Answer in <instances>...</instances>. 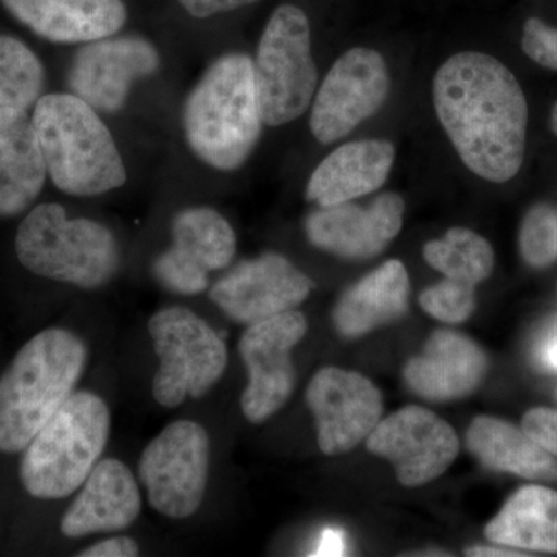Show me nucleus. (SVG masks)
Wrapping results in <instances>:
<instances>
[{
	"instance_id": "f257e3e1",
	"label": "nucleus",
	"mask_w": 557,
	"mask_h": 557,
	"mask_svg": "<svg viewBox=\"0 0 557 557\" xmlns=\"http://www.w3.org/2000/svg\"><path fill=\"white\" fill-rule=\"evenodd\" d=\"M434 106L469 170L493 183L518 174L528 106L518 79L500 61L479 51L454 54L435 75Z\"/></svg>"
},
{
	"instance_id": "f03ea898",
	"label": "nucleus",
	"mask_w": 557,
	"mask_h": 557,
	"mask_svg": "<svg viewBox=\"0 0 557 557\" xmlns=\"http://www.w3.org/2000/svg\"><path fill=\"white\" fill-rule=\"evenodd\" d=\"M183 131L194 156L214 170H239L262 134L255 62L228 53L201 75L185 106Z\"/></svg>"
},
{
	"instance_id": "7ed1b4c3",
	"label": "nucleus",
	"mask_w": 557,
	"mask_h": 557,
	"mask_svg": "<svg viewBox=\"0 0 557 557\" xmlns=\"http://www.w3.org/2000/svg\"><path fill=\"white\" fill-rule=\"evenodd\" d=\"M87 362L75 333L47 329L21 348L0 376V453H22L67 401Z\"/></svg>"
},
{
	"instance_id": "20e7f679",
	"label": "nucleus",
	"mask_w": 557,
	"mask_h": 557,
	"mask_svg": "<svg viewBox=\"0 0 557 557\" xmlns=\"http://www.w3.org/2000/svg\"><path fill=\"white\" fill-rule=\"evenodd\" d=\"M47 174L61 193L97 197L120 188L127 174L98 110L73 94H49L32 115Z\"/></svg>"
},
{
	"instance_id": "39448f33",
	"label": "nucleus",
	"mask_w": 557,
	"mask_h": 557,
	"mask_svg": "<svg viewBox=\"0 0 557 557\" xmlns=\"http://www.w3.org/2000/svg\"><path fill=\"white\" fill-rule=\"evenodd\" d=\"M109 434L104 399L91 392H73L24 449L22 485L42 500L69 497L97 467Z\"/></svg>"
},
{
	"instance_id": "423d86ee",
	"label": "nucleus",
	"mask_w": 557,
	"mask_h": 557,
	"mask_svg": "<svg viewBox=\"0 0 557 557\" xmlns=\"http://www.w3.org/2000/svg\"><path fill=\"white\" fill-rule=\"evenodd\" d=\"M14 247L30 273L84 289L108 284L121 265L120 245L108 226L69 219L57 203L32 209L22 220Z\"/></svg>"
},
{
	"instance_id": "0eeeda50",
	"label": "nucleus",
	"mask_w": 557,
	"mask_h": 557,
	"mask_svg": "<svg viewBox=\"0 0 557 557\" xmlns=\"http://www.w3.org/2000/svg\"><path fill=\"white\" fill-rule=\"evenodd\" d=\"M252 62L263 124L282 126L299 119L309 109L318 84L304 10L289 3L274 10Z\"/></svg>"
},
{
	"instance_id": "6e6552de",
	"label": "nucleus",
	"mask_w": 557,
	"mask_h": 557,
	"mask_svg": "<svg viewBox=\"0 0 557 557\" xmlns=\"http://www.w3.org/2000/svg\"><path fill=\"white\" fill-rule=\"evenodd\" d=\"M160 368L152 394L160 406L177 408L186 398H201L228 364L225 341L205 319L183 307H170L149 321Z\"/></svg>"
},
{
	"instance_id": "1a4fd4ad",
	"label": "nucleus",
	"mask_w": 557,
	"mask_h": 557,
	"mask_svg": "<svg viewBox=\"0 0 557 557\" xmlns=\"http://www.w3.org/2000/svg\"><path fill=\"white\" fill-rule=\"evenodd\" d=\"M211 443L201 424L178 420L149 443L138 463V478L150 507L171 519L196 515L207 493Z\"/></svg>"
},
{
	"instance_id": "9d476101",
	"label": "nucleus",
	"mask_w": 557,
	"mask_h": 557,
	"mask_svg": "<svg viewBox=\"0 0 557 557\" xmlns=\"http://www.w3.org/2000/svg\"><path fill=\"white\" fill-rule=\"evenodd\" d=\"M307 329L306 317L289 310L249 324L242 335L239 354L248 370V384L240 406L251 423H263L288 401L296 384L292 350Z\"/></svg>"
},
{
	"instance_id": "9b49d317",
	"label": "nucleus",
	"mask_w": 557,
	"mask_h": 557,
	"mask_svg": "<svg viewBox=\"0 0 557 557\" xmlns=\"http://www.w3.org/2000/svg\"><path fill=\"white\" fill-rule=\"evenodd\" d=\"M388 72L375 50L346 51L330 69L311 109L310 127L322 145L338 141L386 101Z\"/></svg>"
},
{
	"instance_id": "f8f14e48",
	"label": "nucleus",
	"mask_w": 557,
	"mask_h": 557,
	"mask_svg": "<svg viewBox=\"0 0 557 557\" xmlns=\"http://www.w3.org/2000/svg\"><path fill=\"white\" fill-rule=\"evenodd\" d=\"M160 53L149 39L137 35L108 36L84 44L70 64V94L102 113L126 106L132 86L156 75Z\"/></svg>"
},
{
	"instance_id": "ddd939ff",
	"label": "nucleus",
	"mask_w": 557,
	"mask_h": 557,
	"mask_svg": "<svg viewBox=\"0 0 557 557\" xmlns=\"http://www.w3.org/2000/svg\"><path fill=\"white\" fill-rule=\"evenodd\" d=\"M366 445L370 453L391 461L399 483L409 487L445 474L460 450L453 426L420 406H408L381 420Z\"/></svg>"
},
{
	"instance_id": "4468645a",
	"label": "nucleus",
	"mask_w": 557,
	"mask_h": 557,
	"mask_svg": "<svg viewBox=\"0 0 557 557\" xmlns=\"http://www.w3.org/2000/svg\"><path fill=\"white\" fill-rule=\"evenodd\" d=\"M306 397L317 421L318 445L325 456H341L357 448L383 416L380 388L351 370H319Z\"/></svg>"
},
{
	"instance_id": "2eb2a0df",
	"label": "nucleus",
	"mask_w": 557,
	"mask_h": 557,
	"mask_svg": "<svg viewBox=\"0 0 557 557\" xmlns=\"http://www.w3.org/2000/svg\"><path fill=\"white\" fill-rule=\"evenodd\" d=\"M313 282L276 252L244 260L220 277L209 298L226 317L240 324L295 310L309 298Z\"/></svg>"
},
{
	"instance_id": "dca6fc26",
	"label": "nucleus",
	"mask_w": 557,
	"mask_h": 557,
	"mask_svg": "<svg viewBox=\"0 0 557 557\" xmlns=\"http://www.w3.org/2000/svg\"><path fill=\"white\" fill-rule=\"evenodd\" d=\"M405 200L398 194L380 196L369 208L347 203L321 208L306 220L310 244L346 259L379 256L398 236Z\"/></svg>"
},
{
	"instance_id": "f3484780",
	"label": "nucleus",
	"mask_w": 557,
	"mask_h": 557,
	"mask_svg": "<svg viewBox=\"0 0 557 557\" xmlns=\"http://www.w3.org/2000/svg\"><path fill=\"white\" fill-rule=\"evenodd\" d=\"M487 358L474 341L453 330H437L424 350L403 370L406 384L429 401H456L474 394L485 380Z\"/></svg>"
},
{
	"instance_id": "a211bd4d",
	"label": "nucleus",
	"mask_w": 557,
	"mask_h": 557,
	"mask_svg": "<svg viewBox=\"0 0 557 557\" xmlns=\"http://www.w3.org/2000/svg\"><path fill=\"white\" fill-rule=\"evenodd\" d=\"M141 512V494L134 474L123 461H98L84 482L83 491L73 500L61 531L67 537L110 533L131 527Z\"/></svg>"
},
{
	"instance_id": "6ab92c4d",
	"label": "nucleus",
	"mask_w": 557,
	"mask_h": 557,
	"mask_svg": "<svg viewBox=\"0 0 557 557\" xmlns=\"http://www.w3.org/2000/svg\"><path fill=\"white\" fill-rule=\"evenodd\" d=\"M20 24L53 44H87L116 35L127 21L123 0H2Z\"/></svg>"
},
{
	"instance_id": "aec40b11",
	"label": "nucleus",
	"mask_w": 557,
	"mask_h": 557,
	"mask_svg": "<svg viewBox=\"0 0 557 557\" xmlns=\"http://www.w3.org/2000/svg\"><path fill=\"white\" fill-rule=\"evenodd\" d=\"M395 160L391 143L380 139L347 143L314 170L307 199L329 208L375 193L386 183Z\"/></svg>"
},
{
	"instance_id": "412c9836",
	"label": "nucleus",
	"mask_w": 557,
	"mask_h": 557,
	"mask_svg": "<svg viewBox=\"0 0 557 557\" xmlns=\"http://www.w3.org/2000/svg\"><path fill=\"white\" fill-rule=\"evenodd\" d=\"M47 177L32 116L0 109V218H14L30 208Z\"/></svg>"
},
{
	"instance_id": "4be33fe9",
	"label": "nucleus",
	"mask_w": 557,
	"mask_h": 557,
	"mask_svg": "<svg viewBox=\"0 0 557 557\" xmlns=\"http://www.w3.org/2000/svg\"><path fill=\"white\" fill-rule=\"evenodd\" d=\"M410 282L399 260H387L341 296L333 311L336 330L359 338L397 321L408 311Z\"/></svg>"
},
{
	"instance_id": "5701e85b",
	"label": "nucleus",
	"mask_w": 557,
	"mask_h": 557,
	"mask_svg": "<svg viewBox=\"0 0 557 557\" xmlns=\"http://www.w3.org/2000/svg\"><path fill=\"white\" fill-rule=\"evenodd\" d=\"M467 446L480 463L494 471L527 480L556 482L557 460L522 428L500 418H474L467 432Z\"/></svg>"
},
{
	"instance_id": "b1692460",
	"label": "nucleus",
	"mask_w": 557,
	"mask_h": 557,
	"mask_svg": "<svg viewBox=\"0 0 557 557\" xmlns=\"http://www.w3.org/2000/svg\"><path fill=\"white\" fill-rule=\"evenodd\" d=\"M485 534L502 547L557 553V491L520 487L487 523Z\"/></svg>"
},
{
	"instance_id": "393cba45",
	"label": "nucleus",
	"mask_w": 557,
	"mask_h": 557,
	"mask_svg": "<svg viewBox=\"0 0 557 557\" xmlns=\"http://www.w3.org/2000/svg\"><path fill=\"white\" fill-rule=\"evenodd\" d=\"M172 248L193 260L200 269H226L236 255V233L215 209L186 208L172 220Z\"/></svg>"
},
{
	"instance_id": "a878e982",
	"label": "nucleus",
	"mask_w": 557,
	"mask_h": 557,
	"mask_svg": "<svg viewBox=\"0 0 557 557\" xmlns=\"http://www.w3.org/2000/svg\"><path fill=\"white\" fill-rule=\"evenodd\" d=\"M424 259L432 269L469 285L486 281L494 270V251L490 242L474 231L453 228L443 239L424 245Z\"/></svg>"
},
{
	"instance_id": "bb28decb",
	"label": "nucleus",
	"mask_w": 557,
	"mask_h": 557,
	"mask_svg": "<svg viewBox=\"0 0 557 557\" xmlns=\"http://www.w3.org/2000/svg\"><path fill=\"white\" fill-rule=\"evenodd\" d=\"M46 69L21 39L0 35V109L28 112L42 98Z\"/></svg>"
},
{
	"instance_id": "cd10ccee",
	"label": "nucleus",
	"mask_w": 557,
	"mask_h": 557,
	"mask_svg": "<svg viewBox=\"0 0 557 557\" xmlns=\"http://www.w3.org/2000/svg\"><path fill=\"white\" fill-rule=\"evenodd\" d=\"M520 252L528 265L544 269L557 260V209L548 205L531 208L519 236Z\"/></svg>"
},
{
	"instance_id": "c85d7f7f",
	"label": "nucleus",
	"mask_w": 557,
	"mask_h": 557,
	"mask_svg": "<svg viewBox=\"0 0 557 557\" xmlns=\"http://www.w3.org/2000/svg\"><path fill=\"white\" fill-rule=\"evenodd\" d=\"M420 306L429 317L446 324H460L467 321L475 309V287L456 278L445 277L421 293Z\"/></svg>"
},
{
	"instance_id": "c756f323",
	"label": "nucleus",
	"mask_w": 557,
	"mask_h": 557,
	"mask_svg": "<svg viewBox=\"0 0 557 557\" xmlns=\"http://www.w3.org/2000/svg\"><path fill=\"white\" fill-rule=\"evenodd\" d=\"M157 281L177 295L194 296L207 292L209 273L185 258L175 248L161 252L152 265Z\"/></svg>"
},
{
	"instance_id": "7c9ffc66",
	"label": "nucleus",
	"mask_w": 557,
	"mask_h": 557,
	"mask_svg": "<svg viewBox=\"0 0 557 557\" xmlns=\"http://www.w3.org/2000/svg\"><path fill=\"white\" fill-rule=\"evenodd\" d=\"M522 49L542 67L557 70V28L531 17L523 25Z\"/></svg>"
},
{
	"instance_id": "2f4dec72",
	"label": "nucleus",
	"mask_w": 557,
	"mask_h": 557,
	"mask_svg": "<svg viewBox=\"0 0 557 557\" xmlns=\"http://www.w3.org/2000/svg\"><path fill=\"white\" fill-rule=\"evenodd\" d=\"M522 429L531 438L536 440L542 448L557 457V409L528 410L522 420Z\"/></svg>"
},
{
	"instance_id": "473e14b6",
	"label": "nucleus",
	"mask_w": 557,
	"mask_h": 557,
	"mask_svg": "<svg viewBox=\"0 0 557 557\" xmlns=\"http://www.w3.org/2000/svg\"><path fill=\"white\" fill-rule=\"evenodd\" d=\"M255 2L258 0H178L182 9L196 20H208L215 14L230 13Z\"/></svg>"
},
{
	"instance_id": "72a5a7b5",
	"label": "nucleus",
	"mask_w": 557,
	"mask_h": 557,
	"mask_svg": "<svg viewBox=\"0 0 557 557\" xmlns=\"http://www.w3.org/2000/svg\"><path fill=\"white\" fill-rule=\"evenodd\" d=\"M138 544L134 539L116 536L108 541L98 542L91 547L83 549L79 557H135L138 556Z\"/></svg>"
},
{
	"instance_id": "f704fd0d",
	"label": "nucleus",
	"mask_w": 557,
	"mask_h": 557,
	"mask_svg": "<svg viewBox=\"0 0 557 557\" xmlns=\"http://www.w3.org/2000/svg\"><path fill=\"white\" fill-rule=\"evenodd\" d=\"M346 549V536H344L343 531L336 530V528H327L322 533L318 553H314V556H344Z\"/></svg>"
},
{
	"instance_id": "c9c22d12",
	"label": "nucleus",
	"mask_w": 557,
	"mask_h": 557,
	"mask_svg": "<svg viewBox=\"0 0 557 557\" xmlns=\"http://www.w3.org/2000/svg\"><path fill=\"white\" fill-rule=\"evenodd\" d=\"M539 359L545 368L557 372V330L539 347Z\"/></svg>"
},
{
	"instance_id": "e433bc0d",
	"label": "nucleus",
	"mask_w": 557,
	"mask_h": 557,
	"mask_svg": "<svg viewBox=\"0 0 557 557\" xmlns=\"http://www.w3.org/2000/svg\"><path fill=\"white\" fill-rule=\"evenodd\" d=\"M467 556L472 557H522L525 553L512 552V549L498 547H471L467 549Z\"/></svg>"
},
{
	"instance_id": "4c0bfd02",
	"label": "nucleus",
	"mask_w": 557,
	"mask_h": 557,
	"mask_svg": "<svg viewBox=\"0 0 557 557\" xmlns=\"http://www.w3.org/2000/svg\"><path fill=\"white\" fill-rule=\"evenodd\" d=\"M552 129L555 132V135L557 137V102L555 104V108H553L552 112Z\"/></svg>"
},
{
	"instance_id": "58836bf2",
	"label": "nucleus",
	"mask_w": 557,
	"mask_h": 557,
	"mask_svg": "<svg viewBox=\"0 0 557 557\" xmlns=\"http://www.w3.org/2000/svg\"><path fill=\"white\" fill-rule=\"evenodd\" d=\"M556 399H557V387H556Z\"/></svg>"
}]
</instances>
